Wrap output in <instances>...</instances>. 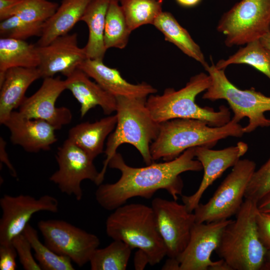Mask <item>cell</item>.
Masks as SVG:
<instances>
[{
	"instance_id": "6da1fadb",
	"label": "cell",
	"mask_w": 270,
	"mask_h": 270,
	"mask_svg": "<svg viewBox=\"0 0 270 270\" xmlns=\"http://www.w3.org/2000/svg\"><path fill=\"white\" fill-rule=\"evenodd\" d=\"M194 148H188L174 160L140 168L128 165L116 152L108 166L119 170L120 177L114 183L98 186L95 193L96 202L104 209L114 210L132 198H150L160 190H166L177 200L184 188L180 174L202 170L201 163L194 159Z\"/></svg>"
},
{
	"instance_id": "7a4b0ae2",
	"label": "cell",
	"mask_w": 270,
	"mask_h": 270,
	"mask_svg": "<svg viewBox=\"0 0 270 270\" xmlns=\"http://www.w3.org/2000/svg\"><path fill=\"white\" fill-rule=\"evenodd\" d=\"M244 134L243 126L232 118L220 126H212L197 119H172L160 124L158 136L150 146V153L153 161H169L189 148H212L220 140L240 138Z\"/></svg>"
},
{
	"instance_id": "3957f363",
	"label": "cell",
	"mask_w": 270,
	"mask_h": 270,
	"mask_svg": "<svg viewBox=\"0 0 270 270\" xmlns=\"http://www.w3.org/2000/svg\"><path fill=\"white\" fill-rule=\"evenodd\" d=\"M116 98V124L108 138L106 158L100 172L98 186L102 184L110 160L122 144H128L136 148L146 165L154 162L150 146L158 136L160 124L152 118L146 106V98Z\"/></svg>"
},
{
	"instance_id": "277c9868",
	"label": "cell",
	"mask_w": 270,
	"mask_h": 270,
	"mask_svg": "<svg viewBox=\"0 0 270 270\" xmlns=\"http://www.w3.org/2000/svg\"><path fill=\"white\" fill-rule=\"evenodd\" d=\"M210 83L209 74L200 72L192 76L178 90L169 88L162 94H150L146 106L152 118L159 124L175 118H191L204 121L212 126H222L231 120L229 108L222 105L215 111L196 102L197 96L205 92Z\"/></svg>"
},
{
	"instance_id": "5b68a950",
	"label": "cell",
	"mask_w": 270,
	"mask_h": 270,
	"mask_svg": "<svg viewBox=\"0 0 270 270\" xmlns=\"http://www.w3.org/2000/svg\"><path fill=\"white\" fill-rule=\"evenodd\" d=\"M257 202L244 200L235 220L224 228L215 250L230 270H262L267 250L262 244L257 230L256 215Z\"/></svg>"
},
{
	"instance_id": "8992f818",
	"label": "cell",
	"mask_w": 270,
	"mask_h": 270,
	"mask_svg": "<svg viewBox=\"0 0 270 270\" xmlns=\"http://www.w3.org/2000/svg\"><path fill=\"white\" fill-rule=\"evenodd\" d=\"M114 210L106 222L108 236L125 242L132 249L144 251L150 265L160 263L166 256V250L152 207L134 203L124 204Z\"/></svg>"
},
{
	"instance_id": "52a82bcc",
	"label": "cell",
	"mask_w": 270,
	"mask_h": 270,
	"mask_svg": "<svg viewBox=\"0 0 270 270\" xmlns=\"http://www.w3.org/2000/svg\"><path fill=\"white\" fill-rule=\"evenodd\" d=\"M204 68L210 76L211 83L204 93L203 99L226 100L234 113L232 119L237 122L248 118V123L243 127L244 134L252 132L258 128L270 126V119L264 115L265 112H270V96L254 88H238L230 81L224 70L218 69L212 62Z\"/></svg>"
},
{
	"instance_id": "ba28073f",
	"label": "cell",
	"mask_w": 270,
	"mask_h": 270,
	"mask_svg": "<svg viewBox=\"0 0 270 270\" xmlns=\"http://www.w3.org/2000/svg\"><path fill=\"white\" fill-rule=\"evenodd\" d=\"M217 30L227 47L260 40L270 32V0H241L220 19Z\"/></svg>"
},
{
	"instance_id": "9c48e42d",
	"label": "cell",
	"mask_w": 270,
	"mask_h": 270,
	"mask_svg": "<svg viewBox=\"0 0 270 270\" xmlns=\"http://www.w3.org/2000/svg\"><path fill=\"white\" fill-rule=\"evenodd\" d=\"M256 168L254 161L240 159L208 201L200 203L194 209L196 222L226 220L236 215L244 200L247 186Z\"/></svg>"
},
{
	"instance_id": "30bf717a",
	"label": "cell",
	"mask_w": 270,
	"mask_h": 270,
	"mask_svg": "<svg viewBox=\"0 0 270 270\" xmlns=\"http://www.w3.org/2000/svg\"><path fill=\"white\" fill-rule=\"evenodd\" d=\"M38 228L44 244L56 254L69 258L79 266L89 262L100 244L95 234L60 220H41Z\"/></svg>"
},
{
	"instance_id": "8fae6325",
	"label": "cell",
	"mask_w": 270,
	"mask_h": 270,
	"mask_svg": "<svg viewBox=\"0 0 270 270\" xmlns=\"http://www.w3.org/2000/svg\"><path fill=\"white\" fill-rule=\"evenodd\" d=\"M56 158L58 170L49 180L60 192L80 200L83 196L82 182L90 180L98 184L100 172L92 160L85 152L67 138L58 148Z\"/></svg>"
},
{
	"instance_id": "7c38bea8",
	"label": "cell",
	"mask_w": 270,
	"mask_h": 270,
	"mask_svg": "<svg viewBox=\"0 0 270 270\" xmlns=\"http://www.w3.org/2000/svg\"><path fill=\"white\" fill-rule=\"evenodd\" d=\"M151 207L166 256L177 258L189 242L192 227L196 222L194 213L189 212L184 204L160 198L152 200Z\"/></svg>"
},
{
	"instance_id": "4fadbf2b",
	"label": "cell",
	"mask_w": 270,
	"mask_h": 270,
	"mask_svg": "<svg viewBox=\"0 0 270 270\" xmlns=\"http://www.w3.org/2000/svg\"><path fill=\"white\" fill-rule=\"evenodd\" d=\"M232 220L195 222L187 246L177 258L180 270H230L224 260L212 261L210 256L219 244L224 228Z\"/></svg>"
},
{
	"instance_id": "5bb4252c",
	"label": "cell",
	"mask_w": 270,
	"mask_h": 270,
	"mask_svg": "<svg viewBox=\"0 0 270 270\" xmlns=\"http://www.w3.org/2000/svg\"><path fill=\"white\" fill-rule=\"evenodd\" d=\"M0 245L12 244L22 234L32 216L40 212H58L59 204L54 196L45 194L36 198L28 194H4L0 199Z\"/></svg>"
},
{
	"instance_id": "9a60e30c",
	"label": "cell",
	"mask_w": 270,
	"mask_h": 270,
	"mask_svg": "<svg viewBox=\"0 0 270 270\" xmlns=\"http://www.w3.org/2000/svg\"><path fill=\"white\" fill-rule=\"evenodd\" d=\"M65 90V80L60 76L44 78L38 90L26 98L18 112L27 118L45 120L56 130H60L69 124L72 117L69 108L56 106L57 99Z\"/></svg>"
},
{
	"instance_id": "2e32d148",
	"label": "cell",
	"mask_w": 270,
	"mask_h": 270,
	"mask_svg": "<svg viewBox=\"0 0 270 270\" xmlns=\"http://www.w3.org/2000/svg\"><path fill=\"white\" fill-rule=\"evenodd\" d=\"M247 144L238 142L236 146L215 150L205 146L194 148V155L202 164L204 175L197 190L190 196H182L183 204L193 212L208 188L230 167H233L248 150Z\"/></svg>"
},
{
	"instance_id": "e0dca14e",
	"label": "cell",
	"mask_w": 270,
	"mask_h": 270,
	"mask_svg": "<svg viewBox=\"0 0 270 270\" xmlns=\"http://www.w3.org/2000/svg\"><path fill=\"white\" fill-rule=\"evenodd\" d=\"M36 47L40 58L38 68L43 78L58 73L67 77L86 58L84 48L78 46L76 33L58 36L46 46Z\"/></svg>"
},
{
	"instance_id": "ac0fdd59",
	"label": "cell",
	"mask_w": 270,
	"mask_h": 270,
	"mask_svg": "<svg viewBox=\"0 0 270 270\" xmlns=\"http://www.w3.org/2000/svg\"><path fill=\"white\" fill-rule=\"evenodd\" d=\"M3 125L10 130L12 142L27 152L48 150L58 140L56 130L50 124L42 120L27 118L18 111H13Z\"/></svg>"
},
{
	"instance_id": "d6986e66",
	"label": "cell",
	"mask_w": 270,
	"mask_h": 270,
	"mask_svg": "<svg viewBox=\"0 0 270 270\" xmlns=\"http://www.w3.org/2000/svg\"><path fill=\"white\" fill-rule=\"evenodd\" d=\"M78 68L115 96L146 98L157 92L156 88L146 82L133 84L127 82L117 69L108 67L102 60L86 58Z\"/></svg>"
},
{
	"instance_id": "ffe728a7",
	"label": "cell",
	"mask_w": 270,
	"mask_h": 270,
	"mask_svg": "<svg viewBox=\"0 0 270 270\" xmlns=\"http://www.w3.org/2000/svg\"><path fill=\"white\" fill-rule=\"evenodd\" d=\"M66 90H69L80 103L81 118L92 108L100 106L108 116L116 112L115 96L92 82L83 71L77 68L64 80Z\"/></svg>"
},
{
	"instance_id": "44dd1931",
	"label": "cell",
	"mask_w": 270,
	"mask_h": 270,
	"mask_svg": "<svg viewBox=\"0 0 270 270\" xmlns=\"http://www.w3.org/2000/svg\"><path fill=\"white\" fill-rule=\"evenodd\" d=\"M41 78L38 68H12L8 70L0 81V124H3L14 110L26 98L28 87Z\"/></svg>"
},
{
	"instance_id": "7402d4cb",
	"label": "cell",
	"mask_w": 270,
	"mask_h": 270,
	"mask_svg": "<svg viewBox=\"0 0 270 270\" xmlns=\"http://www.w3.org/2000/svg\"><path fill=\"white\" fill-rule=\"evenodd\" d=\"M116 122L114 114L93 122H81L69 130L68 138L94 160L104 152V142L114 131Z\"/></svg>"
},
{
	"instance_id": "603a6c76",
	"label": "cell",
	"mask_w": 270,
	"mask_h": 270,
	"mask_svg": "<svg viewBox=\"0 0 270 270\" xmlns=\"http://www.w3.org/2000/svg\"><path fill=\"white\" fill-rule=\"evenodd\" d=\"M92 0H62L61 4L44 24L42 34L36 46H44L56 38L66 34L80 21Z\"/></svg>"
},
{
	"instance_id": "cb8c5ba5",
	"label": "cell",
	"mask_w": 270,
	"mask_h": 270,
	"mask_svg": "<svg viewBox=\"0 0 270 270\" xmlns=\"http://www.w3.org/2000/svg\"><path fill=\"white\" fill-rule=\"evenodd\" d=\"M111 0H92L80 21L88 28V42L84 48L86 58L103 60L107 50L104 43V32L108 9Z\"/></svg>"
},
{
	"instance_id": "d4e9b609",
	"label": "cell",
	"mask_w": 270,
	"mask_h": 270,
	"mask_svg": "<svg viewBox=\"0 0 270 270\" xmlns=\"http://www.w3.org/2000/svg\"><path fill=\"white\" fill-rule=\"evenodd\" d=\"M153 25L164 34L166 41L173 44L186 55L204 68L208 64L199 45L170 12H162Z\"/></svg>"
},
{
	"instance_id": "484cf974",
	"label": "cell",
	"mask_w": 270,
	"mask_h": 270,
	"mask_svg": "<svg viewBox=\"0 0 270 270\" xmlns=\"http://www.w3.org/2000/svg\"><path fill=\"white\" fill-rule=\"evenodd\" d=\"M40 58L36 44L25 40L0 38V81L6 72L12 68H36Z\"/></svg>"
},
{
	"instance_id": "4316f807",
	"label": "cell",
	"mask_w": 270,
	"mask_h": 270,
	"mask_svg": "<svg viewBox=\"0 0 270 270\" xmlns=\"http://www.w3.org/2000/svg\"><path fill=\"white\" fill-rule=\"evenodd\" d=\"M234 64L249 65L264 74L270 80V50L259 40L241 47L226 60H220L215 64L219 70H225Z\"/></svg>"
},
{
	"instance_id": "83f0119b",
	"label": "cell",
	"mask_w": 270,
	"mask_h": 270,
	"mask_svg": "<svg viewBox=\"0 0 270 270\" xmlns=\"http://www.w3.org/2000/svg\"><path fill=\"white\" fill-rule=\"evenodd\" d=\"M132 248L125 242L114 241L102 248H97L90 256L92 270H125Z\"/></svg>"
},
{
	"instance_id": "f1b7e54d",
	"label": "cell",
	"mask_w": 270,
	"mask_h": 270,
	"mask_svg": "<svg viewBox=\"0 0 270 270\" xmlns=\"http://www.w3.org/2000/svg\"><path fill=\"white\" fill-rule=\"evenodd\" d=\"M132 32L118 0H111L106 13L104 32V43L106 50L112 48H126Z\"/></svg>"
},
{
	"instance_id": "f546056e",
	"label": "cell",
	"mask_w": 270,
	"mask_h": 270,
	"mask_svg": "<svg viewBox=\"0 0 270 270\" xmlns=\"http://www.w3.org/2000/svg\"><path fill=\"white\" fill-rule=\"evenodd\" d=\"M130 30L154 24L163 12V0H118Z\"/></svg>"
},
{
	"instance_id": "4dcf8cb0",
	"label": "cell",
	"mask_w": 270,
	"mask_h": 270,
	"mask_svg": "<svg viewBox=\"0 0 270 270\" xmlns=\"http://www.w3.org/2000/svg\"><path fill=\"white\" fill-rule=\"evenodd\" d=\"M30 242L34 257L42 270H74L72 260L68 257L60 255L50 250L39 239L38 232L29 224L23 232Z\"/></svg>"
},
{
	"instance_id": "1f68e13d",
	"label": "cell",
	"mask_w": 270,
	"mask_h": 270,
	"mask_svg": "<svg viewBox=\"0 0 270 270\" xmlns=\"http://www.w3.org/2000/svg\"><path fill=\"white\" fill-rule=\"evenodd\" d=\"M58 6L57 3L48 0H23L9 12L6 18L16 16L28 22H44Z\"/></svg>"
},
{
	"instance_id": "d6a6232c",
	"label": "cell",
	"mask_w": 270,
	"mask_h": 270,
	"mask_svg": "<svg viewBox=\"0 0 270 270\" xmlns=\"http://www.w3.org/2000/svg\"><path fill=\"white\" fill-rule=\"evenodd\" d=\"M44 22L26 21L16 16H12L0 21V36L25 40L34 36H40Z\"/></svg>"
},
{
	"instance_id": "836d02e7",
	"label": "cell",
	"mask_w": 270,
	"mask_h": 270,
	"mask_svg": "<svg viewBox=\"0 0 270 270\" xmlns=\"http://www.w3.org/2000/svg\"><path fill=\"white\" fill-rule=\"evenodd\" d=\"M270 193V156L268 160L253 173L247 186L244 199L258 202Z\"/></svg>"
},
{
	"instance_id": "e575fe53",
	"label": "cell",
	"mask_w": 270,
	"mask_h": 270,
	"mask_svg": "<svg viewBox=\"0 0 270 270\" xmlns=\"http://www.w3.org/2000/svg\"><path fill=\"white\" fill-rule=\"evenodd\" d=\"M12 244L14 248L17 256L23 268L25 270H41L38 263L32 254V246L24 234L15 236Z\"/></svg>"
},
{
	"instance_id": "d590c367",
	"label": "cell",
	"mask_w": 270,
	"mask_h": 270,
	"mask_svg": "<svg viewBox=\"0 0 270 270\" xmlns=\"http://www.w3.org/2000/svg\"><path fill=\"white\" fill-rule=\"evenodd\" d=\"M256 222L258 236L262 244L267 250H270V214L262 212L258 210Z\"/></svg>"
},
{
	"instance_id": "8d00e7d4",
	"label": "cell",
	"mask_w": 270,
	"mask_h": 270,
	"mask_svg": "<svg viewBox=\"0 0 270 270\" xmlns=\"http://www.w3.org/2000/svg\"><path fill=\"white\" fill-rule=\"evenodd\" d=\"M16 252L12 244L0 245V270H15Z\"/></svg>"
},
{
	"instance_id": "74e56055",
	"label": "cell",
	"mask_w": 270,
	"mask_h": 270,
	"mask_svg": "<svg viewBox=\"0 0 270 270\" xmlns=\"http://www.w3.org/2000/svg\"><path fill=\"white\" fill-rule=\"evenodd\" d=\"M6 142L2 136L0 138V160L6 164L12 175L14 177L17 176L16 172L11 163L6 150Z\"/></svg>"
},
{
	"instance_id": "f35d334b",
	"label": "cell",
	"mask_w": 270,
	"mask_h": 270,
	"mask_svg": "<svg viewBox=\"0 0 270 270\" xmlns=\"http://www.w3.org/2000/svg\"><path fill=\"white\" fill-rule=\"evenodd\" d=\"M148 264H150L148 255L143 250L138 249L136 252L134 258V265L135 270H144Z\"/></svg>"
},
{
	"instance_id": "ab89813d",
	"label": "cell",
	"mask_w": 270,
	"mask_h": 270,
	"mask_svg": "<svg viewBox=\"0 0 270 270\" xmlns=\"http://www.w3.org/2000/svg\"><path fill=\"white\" fill-rule=\"evenodd\" d=\"M23 0H0V20L6 18L9 12Z\"/></svg>"
},
{
	"instance_id": "60d3db41",
	"label": "cell",
	"mask_w": 270,
	"mask_h": 270,
	"mask_svg": "<svg viewBox=\"0 0 270 270\" xmlns=\"http://www.w3.org/2000/svg\"><path fill=\"white\" fill-rule=\"evenodd\" d=\"M257 208L260 212L270 214V193L257 203Z\"/></svg>"
},
{
	"instance_id": "b9f144b4",
	"label": "cell",
	"mask_w": 270,
	"mask_h": 270,
	"mask_svg": "<svg viewBox=\"0 0 270 270\" xmlns=\"http://www.w3.org/2000/svg\"><path fill=\"white\" fill-rule=\"evenodd\" d=\"M162 270H180V263L177 258H168L162 267Z\"/></svg>"
},
{
	"instance_id": "7bdbcfd3",
	"label": "cell",
	"mask_w": 270,
	"mask_h": 270,
	"mask_svg": "<svg viewBox=\"0 0 270 270\" xmlns=\"http://www.w3.org/2000/svg\"><path fill=\"white\" fill-rule=\"evenodd\" d=\"M176 1L182 6L191 8L198 4L202 0H176Z\"/></svg>"
},
{
	"instance_id": "ee69618b",
	"label": "cell",
	"mask_w": 270,
	"mask_h": 270,
	"mask_svg": "<svg viewBox=\"0 0 270 270\" xmlns=\"http://www.w3.org/2000/svg\"><path fill=\"white\" fill-rule=\"evenodd\" d=\"M259 40L264 46L270 50V32L263 36Z\"/></svg>"
},
{
	"instance_id": "f6af8a7d",
	"label": "cell",
	"mask_w": 270,
	"mask_h": 270,
	"mask_svg": "<svg viewBox=\"0 0 270 270\" xmlns=\"http://www.w3.org/2000/svg\"><path fill=\"white\" fill-rule=\"evenodd\" d=\"M264 264L270 265V250H268L266 252Z\"/></svg>"
}]
</instances>
